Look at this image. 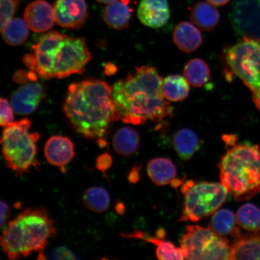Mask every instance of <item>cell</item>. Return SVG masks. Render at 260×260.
Wrapping results in <instances>:
<instances>
[{
    "label": "cell",
    "mask_w": 260,
    "mask_h": 260,
    "mask_svg": "<svg viewBox=\"0 0 260 260\" xmlns=\"http://www.w3.org/2000/svg\"><path fill=\"white\" fill-rule=\"evenodd\" d=\"M237 222L248 232L260 231V209L252 204H245L240 208L236 214Z\"/></svg>",
    "instance_id": "83f0119b"
},
{
    "label": "cell",
    "mask_w": 260,
    "mask_h": 260,
    "mask_svg": "<svg viewBox=\"0 0 260 260\" xmlns=\"http://www.w3.org/2000/svg\"><path fill=\"white\" fill-rule=\"evenodd\" d=\"M0 209H1V227L3 228L7 222L9 216H10V210L9 207L7 203L2 201L0 203Z\"/></svg>",
    "instance_id": "d6a6232c"
},
{
    "label": "cell",
    "mask_w": 260,
    "mask_h": 260,
    "mask_svg": "<svg viewBox=\"0 0 260 260\" xmlns=\"http://www.w3.org/2000/svg\"><path fill=\"white\" fill-rule=\"evenodd\" d=\"M170 15L168 0H141L139 5L138 18L149 27H162L170 20Z\"/></svg>",
    "instance_id": "4fadbf2b"
},
{
    "label": "cell",
    "mask_w": 260,
    "mask_h": 260,
    "mask_svg": "<svg viewBox=\"0 0 260 260\" xmlns=\"http://www.w3.org/2000/svg\"><path fill=\"white\" fill-rule=\"evenodd\" d=\"M44 154L49 164L64 168L74 157V145L65 136H54L45 144Z\"/></svg>",
    "instance_id": "9a60e30c"
},
{
    "label": "cell",
    "mask_w": 260,
    "mask_h": 260,
    "mask_svg": "<svg viewBox=\"0 0 260 260\" xmlns=\"http://www.w3.org/2000/svg\"><path fill=\"white\" fill-rule=\"evenodd\" d=\"M209 65L201 58H193L188 61L184 68V76L188 83L195 87L204 85L210 78Z\"/></svg>",
    "instance_id": "d4e9b609"
},
{
    "label": "cell",
    "mask_w": 260,
    "mask_h": 260,
    "mask_svg": "<svg viewBox=\"0 0 260 260\" xmlns=\"http://www.w3.org/2000/svg\"><path fill=\"white\" fill-rule=\"evenodd\" d=\"M236 216L232 211L220 209L213 214L209 227L220 236L232 235L235 239L240 235V231L236 226Z\"/></svg>",
    "instance_id": "603a6c76"
},
{
    "label": "cell",
    "mask_w": 260,
    "mask_h": 260,
    "mask_svg": "<svg viewBox=\"0 0 260 260\" xmlns=\"http://www.w3.org/2000/svg\"><path fill=\"white\" fill-rule=\"evenodd\" d=\"M113 160L112 156L109 153H104L99 156L96 160V167L103 174H105L112 165Z\"/></svg>",
    "instance_id": "4dcf8cb0"
},
{
    "label": "cell",
    "mask_w": 260,
    "mask_h": 260,
    "mask_svg": "<svg viewBox=\"0 0 260 260\" xmlns=\"http://www.w3.org/2000/svg\"><path fill=\"white\" fill-rule=\"evenodd\" d=\"M1 104V114H0V124L5 126L14 122V115L13 113V107L10 105L8 100L2 98L0 101Z\"/></svg>",
    "instance_id": "f546056e"
},
{
    "label": "cell",
    "mask_w": 260,
    "mask_h": 260,
    "mask_svg": "<svg viewBox=\"0 0 260 260\" xmlns=\"http://www.w3.org/2000/svg\"><path fill=\"white\" fill-rule=\"evenodd\" d=\"M28 79L30 80V73H27L24 71H19L14 75V80L16 83H25Z\"/></svg>",
    "instance_id": "836d02e7"
},
{
    "label": "cell",
    "mask_w": 260,
    "mask_h": 260,
    "mask_svg": "<svg viewBox=\"0 0 260 260\" xmlns=\"http://www.w3.org/2000/svg\"><path fill=\"white\" fill-rule=\"evenodd\" d=\"M96 1L102 3V4L109 5L110 3L116 1V0H96Z\"/></svg>",
    "instance_id": "74e56055"
},
{
    "label": "cell",
    "mask_w": 260,
    "mask_h": 260,
    "mask_svg": "<svg viewBox=\"0 0 260 260\" xmlns=\"http://www.w3.org/2000/svg\"><path fill=\"white\" fill-rule=\"evenodd\" d=\"M174 44L185 53L198 50L203 44V38L199 29L189 22L179 23L173 32Z\"/></svg>",
    "instance_id": "ac0fdd59"
},
{
    "label": "cell",
    "mask_w": 260,
    "mask_h": 260,
    "mask_svg": "<svg viewBox=\"0 0 260 260\" xmlns=\"http://www.w3.org/2000/svg\"><path fill=\"white\" fill-rule=\"evenodd\" d=\"M230 259H260V231L236 237Z\"/></svg>",
    "instance_id": "e0dca14e"
},
{
    "label": "cell",
    "mask_w": 260,
    "mask_h": 260,
    "mask_svg": "<svg viewBox=\"0 0 260 260\" xmlns=\"http://www.w3.org/2000/svg\"><path fill=\"white\" fill-rule=\"evenodd\" d=\"M141 138L135 129L124 126L117 130L113 137V147L119 155L129 157L140 147Z\"/></svg>",
    "instance_id": "44dd1931"
},
{
    "label": "cell",
    "mask_w": 260,
    "mask_h": 260,
    "mask_svg": "<svg viewBox=\"0 0 260 260\" xmlns=\"http://www.w3.org/2000/svg\"><path fill=\"white\" fill-rule=\"evenodd\" d=\"M181 191L184 201L180 222H198L215 213L229 193L222 183L192 180L183 183Z\"/></svg>",
    "instance_id": "ba28073f"
},
{
    "label": "cell",
    "mask_w": 260,
    "mask_h": 260,
    "mask_svg": "<svg viewBox=\"0 0 260 260\" xmlns=\"http://www.w3.org/2000/svg\"><path fill=\"white\" fill-rule=\"evenodd\" d=\"M227 149L218 164L221 183L236 201L251 199L260 192V147L236 144Z\"/></svg>",
    "instance_id": "5b68a950"
},
{
    "label": "cell",
    "mask_w": 260,
    "mask_h": 260,
    "mask_svg": "<svg viewBox=\"0 0 260 260\" xmlns=\"http://www.w3.org/2000/svg\"><path fill=\"white\" fill-rule=\"evenodd\" d=\"M56 232L44 208H28L8 223L1 237L2 248L10 259L27 257L42 252Z\"/></svg>",
    "instance_id": "277c9868"
},
{
    "label": "cell",
    "mask_w": 260,
    "mask_h": 260,
    "mask_svg": "<svg viewBox=\"0 0 260 260\" xmlns=\"http://www.w3.org/2000/svg\"><path fill=\"white\" fill-rule=\"evenodd\" d=\"M31 122L24 118L5 126L2 138V153L6 167L17 175L27 173L32 167L38 168V133H31Z\"/></svg>",
    "instance_id": "8992f818"
},
{
    "label": "cell",
    "mask_w": 260,
    "mask_h": 260,
    "mask_svg": "<svg viewBox=\"0 0 260 260\" xmlns=\"http://www.w3.org/2000/svg\"><path fill=\"white\" fill-rule=\"evenodd\" d=\"M45 96L44 87L40 83L25 84L16 90L12 95L13 109L18 115H29L35 111Z\"/></svg>",
    "instance_id": "8fae6325"
},
{
    "label": "cell",
    "mask_w": 260,
    "mask_h": 260,
    "mask_svg": "<svg viewBox=\"0 0 260 260\" xmlns=\"http://www.w3.org/2000/svg\"><path fill=\"white\" fill-rule=\"evenodd\" d=\"M19 3V0H0V28L4 27V26L13 18Z\"/></svg>",
    "instance_id": "f1b7e54d"
},
{
    "label": "cell",
    "mask_w": 260,
    "mask_h": 260,
    "mask_svg": "<svg viewBox=\"0 0 260 260\" xmlns=\"http://www.w3.org/2000/svg\"><path fill=\"white\" fill-rule=\"evenodd\" d=\"M3 40L12 46L21 45L29 35L28 27L21 18H12L1 29Z\"/></svg>",
    "instance_id": "484cf974"
},
{
    "label": "cell",
    "mask_w": 260,
    "mask_h": 260,
    "mask_svg": "<svg viewBox=\"0 0 260 260\" xmlns=\"http://www.w3.org/2000/svg\"><path fill=\"white\" fill-rule=\"evenodd\" d=\"M162 79L154 67L136 68L126 79L112 87V95L120 119L135 125L148 121L162 122L173 113L162 92Z\"/></svg>",
    "instance_id": "7a4b0ae2"
},
{
    "label": "cell",
    "mask_w": 260,
    "mask_h": 260,
    "mask_svg": "<svg viewBox=\"0 0 260 260\" xmlns=\"http://www.w3.org/2000/svg\"><path fill=\"white\" fill-rule=\"evenodd\" d=\"M186 78L180 75H171L162 81V92L165 99L172 102H181L190 93L189 84Z\"/></svg>",
    "instance_id": "cb8c5ba5"
},
{
    "label": "cell",
    "mask_w": 260,
    "mask_h": 260,
    "mask_svg": "<svg viewBox=\"0 0 260 260\" xmlns=\"http://www.w3.org/2000/svg\"><path fill=\"white\" fill-rule=\"evenodd\" d=\"M112 87L105 81L89 79L71 84L63 112L79 135L95 140L106 147L110 126L120 120L112 95Z\"/></svg>",
    "instance_id": "6da1fadb"
},
{
    "label": "cell",
    "mask_w": 260,
    "mask_h": 260,
    "mask_svg": "<svg viewBox=\"0 0 260 260\" xmlns=\"http://www.w3.org/2000/svg\"><path fill=\"white\" fill-rule=\"evenodd\" d=\"M51 259H77V256L66 247H60L54 249L51 254Z\"/></svg>",
    "instance_id": "1f68e13d"
},
{
    "label": "cell",
    "mask_w": 260,
    "mask_h": 260,
    "mask_svg": "<svg viewBox=\"0 0 260 260\" xmlns=\"http://www.w3.org/2000/svg\"><path fill=\"white\" fill-rule=\"evenodd\" d=\"M147 174L151 180L158 186L170 184L177 188L183 184V181L177 178V170L170 159L158 157L152 159L147 165Z\"/></svg>",
    "instance_id": "5bb4252c"
},
{
    "label": "cell",
    "mask_w": 260,
    "mask_h": 260,
    "mask_svg": "<svg viewBox=\"0 0 260 260\" xmlns=\"http://www.w3.org/2000/svg\"><path fill=\"white\" fill-rule=\"evenodd\" d=\"M129 0H116L104 9L103 18L110 27L123 30L128 27L132 16Z\"/></svg>",
    "instance_id": "d6986e66"
},
{
    "label": "cell",
    "mask_w": 260,
    "mask_h": 260,
    "mask_svg": "<svg viewBox=\"0 0 260 260\" xmlns=\"http://www.w3.org/2000/svg\"><path fill=\"white\" fill-rule=\"evenodd\" d=\"M138 169V167H135L133 168V170L130 172L128 175V179L131 183H135L139 180V172Z\"/></svg>",
    "instance_id": "d590c367"
},
{
    "label": "cell",
    "mask_w": 260,
    "mask_h": 260,
    "mask_svg": "<svg viewBox=\"0 0 260 260\" xmlns=\"http://www.w3.org/2000/svg\"><path fill=\"white\" fill-rule=\"evenodd\" d=\"M180 245L185 259H230L229 240L214 232L210 228L188 225L182 236Z\"/></svg>",
    "instance_id": "9c48e42d"
},
{
    "label": "cell",
    "mask_w": 260,
    "mask_h": 260,
    "mask_svg": "<svg viewBox=\"0 0 260 260\" xmlns=\"http://www.w3.org/2000/svg\"><path fill=\"white\" fill-rule=\"evenodd\" d=\"M129 238L141 239L145 242L154 244L157 247L156 256L159 259H184L185 256L183 250L177 248L173 243L167 241L164 239L165 232L162 229H159L157 232V236L152 237L147 234L141 232H135L129 235H125Z\"/></svg>",
    "instance_id": "2e32d148"
},
{
    "label": "cell",
    "mask_w": 260,
    "mask_h": 260,
    "mask_svg": "<svg viewBox=\"0 0 260 260\" xmlns=\"http://www.w3.org/2000/svg\"><path fill=\"white\" fill-rule=\"evenodd\" d=\"M222 139L225 143L226 148L236 144L237 136L234 135H226L222 136Z\"/></svg>",
    "instance_id": "e575fe53"
},
{
    "label": "cell",
    "mask_w": 260,
    "mask_h": 260,
    "mask_svg": "<svg viewBox=\"0 0 260 260\" xmlns=\"http://www.w3.org/2000/svg\"><path fill=\"white\" fill-rule=\"evenodd\" d=\"M190 18L191 21L203 30L209 31L219 24L220 14L210 3L199 2L191 9Z\"/></svg>",
    "instance_id": "7402d4cb"
},
{
    "label": "cell",
    "mask_w": 260,
    "mask_h": 260,
    "mask_svg": "<svg viewBox=\"0 0 260 260\" xmlns=\"http://www.w3.org/2000/svg\"><path fill=\"white\" fill-rule=\"evenodd\" d=\"M175 151L181 160H190L200 148L199 138L193 130L183 128L175 133L173 137Z\"/></svg>",
    "instance_id": "ffe728a7"
},
{
    "label": "cell",
    "mask_w": 260,
    "mask_h": 260,
    "mask_svg": "<svg viewBox=\"0 0 260 260\" xmlns=\"http://www.w3.org/2000/svg\"><path fill=\"white\" fill-rule=\"evenodd\" d=\"M24 17L28 28L35 32L50 30L56 22L54 8L43 0L30 3L25 8Z\"/></svg>",
    "instance_id": "7c38bea8"
},
{
    "label": "cell",
    "mask_w": 260,
    "mask_h": 260,
    "mask_svg": "<svg viewBox=\"0 0 260 260\" xmlns=\"http://www.w3.org/2000/svg\"><path fill=\"white\" fill-rule=\"evenodd\" d=\"M34 54H27L24 63L42 79H63L81 74L91 58L83 38L68 37L51 31L32 46Z\"/></svg>",
    "instance_id": "3957f363"
},
{
    "label": "cell",
    "mask_w": 260,
    "mask_h": 260,
    "mask_svg": "<svg viewBox=\"0 0 260 260\" xmlns=\"http://www.w3.org/2000/svg\"><path fill=\"white\" fill-rule=\"evenodd\" d=\"M226 62L231 72L248 87L260 111V40L248 37L228 48Z\"/></svg>",
    "instance_id": "52a82bcc"
},
{
    "label": "cell",
    "mask_w": 260,
    "mask_h": 260,
    "mask_svg": "<svg viewBox=\"0 0 260 260\" xmlns=\"http://www.w3.org/2000/svg\"><path fill=\"white\" fill-rule=\"evenodd\" d=\"M207 2L210 3L211 5L220 6L227 4L230 0H207Z\"/></svg>",
    "instance_id": "8d00e7d4"
},
{
    "label": "cell",
    "mask_w": 260,
    "mask_h": 260,
    "mask_svg": "<svg viewBox=\"0 0 260 260\" xmlns=\"http://www.w3.org/2000/svg\"><path fill=\"white\" fill-rule=\"evenodd\" d=\"M83 203L87 209L93 212L103 213L109 209L110 194L105 188L98 186L90 187L83 193Z\"/></svg>",
    "instance_id": "4316f807"
},
{
    "label": "cell",
    "mask_w": 260,
    "mask_h": 260,
    "mask_svg": "<svg viewBox=\"0 0 260 260\" xmlns=\"http://www.w3.org/2000/svg\"><path fill=\"white\" fill-rule=\"evenodd\" d=\"M56 22L68 29L79 28L87 18L85 0H57L54 6Z\"/></svg>",
    "instance_id": "30bf717a"
}]
</instances>
